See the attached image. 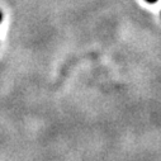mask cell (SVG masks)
I'll return each mask as SVG.
<instances>
[{
	"label": "cell",
	"instance_id": "6da1fadb",
	"mask_svg": "<svg viewBox=\"0 0 161 161\" xmlns=\"http://www.w3.org/2000/svg\"><path fill=\"white\" fill-rule=\"evenodd\" d=\"M147 3H156V2H158V0H146Z\"/></svg>",
	"mask_w": 161,
	"mask_h": 161
}]
</instances>
